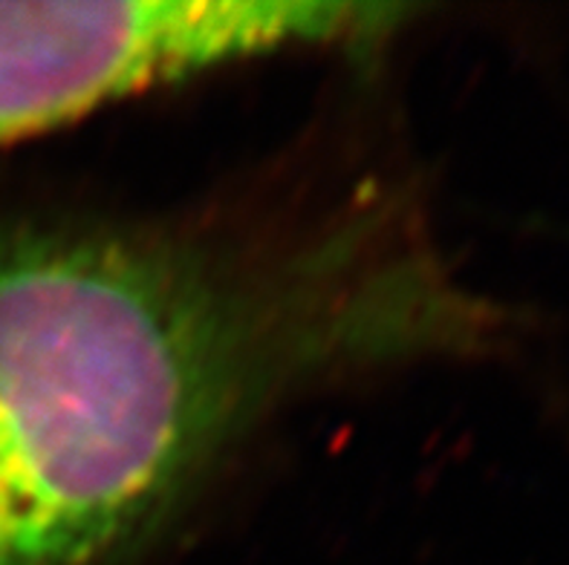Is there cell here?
I'll list each match as a JSON object with an SVG mask.
<instances>
[{"label": "cell", "mask_w": 569, "mask_h": 565, "mask_svg": "<svg viewBox=\"0 0 569 565\" xmlns=\"http://www.w3.org/2000/svg\"><path fill=\"white\" fill-rule=\"evenodd\" d=\"M220 56L202 0L0 3V144L211 72Z\"/></svg>", "instance_id": "7a4b0ae2"}, {"label": "cell", "mask_w": 569, "mask_h": 565, "mask_svg": "<svg viewBox=\"0 0 569 565\" xmlns=\"http://www.w3.org/2000/svg\"><path fill=\"white\" fill-rule=\"evenodd\" d=\"M186 231L0 222V565H101L267 401L411 344L399 274Z\"/></svg>", "instance_id": "6da1fadb"}]
</instances>
